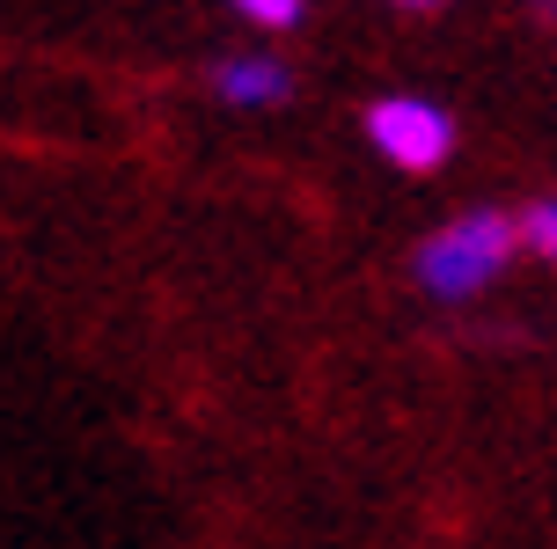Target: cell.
Instances as JSON below:
<instances>
[{
    "instance_id": "1",
    "label": "cell",
    "mask_w": 557,
    "mask_h": 549,
    "mask_svg": "<svg viewBox=\"0 0 557 549\" xmlns=\"http://www.w3.org/2000/svg\"><path fill=\"white\" fill-rule=\"evenodd\" d=\"M513 242H521V227H513V220L470 213V220L441 227L433 242L418 249V278H425L441 301H470L476 286H492V278H499V264L513 257Z\"/></svg>"
},
{
    "instance_id": "2",
    "label": "cell",
    "mask_w": 557,
    "mask_h": 549,
    "mask_svg": "<svg viewBox=\"0 0 557 549\" xmlns=\"http://www.w3.org/2000/svg\"><path fill=\"white\" fill-rule=\"evenodd\" d=\"M367 139L389 154L396 169H411V176H425V169L447 162V147H455V125H447V110L418 103V96H389V103L367 110Z\"/></svg>"
},
{
    "instance_id": "3",
    "label": "cell",
    "mask_w": 557,
    "mask_h": 549,
    "mask_svg": "<svg viewBox=\"0 0 557 549\" xmlns=\"http://www.w3.org/2000/svg\"><path fill=\"white\" fill-rule=\"evenodd\" d=\"M213 88L227 103H278L286 96V66H272V59H227L213 74Z\"/></svg>"
},
{
    "instance_id": "4",
    "label": "cell",
    "mask_w": 557,
    "mask_h": 549,
    "mask_svg": "<svg viewBox=\"0 0 557 549\" xmlns=\"http://www.w3.org/2000/svg\"><path fill=\"white\" fill-rule=\"evenodd\" d=\"M250 23H264V29H294L301 23V0H235Z\"/></svg>"
},
{
    "instance_id": "5",
    "label": "cell",
    "mask_w": 557,
    "mask_h": 549,
    "mask_svg": "<svg viewBox=\"0 0 557 549\" xmlns=\"http://www.w3.org/2000/svg\"><path fill=\"white\" fill-rule=\"evenodd\" d=\"M521 235H529V249H543V257H557V198H543L529 220H521Z\"/></svg>"
},
{
    "instance_id": "6",
    "label": "cell",
    "mask_w": 557,
    "mask_h": 549,
    "mask_svg": "<svg viewBox=\"0 0 557 549\" xmlns=\"http://www.w3.org/2000/svg\"><path fill=\"white\" fill-rule=\"evenodd\" d=\"M396 8H433V0H396Z\"/></svg>"
}]
</instances>
